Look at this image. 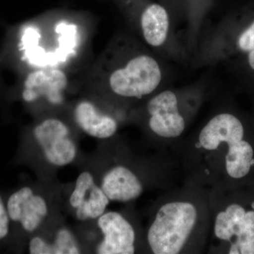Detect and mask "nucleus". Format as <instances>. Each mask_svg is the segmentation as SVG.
Wrapping results in <instances>:
<instances>
[{
  "mask_svg": "<svg viewBox=\"0 0 254 254\" xmlns=\"http://www.w3.org/2000/svg\"><path fill=\"white\" fill-rule=\"evenodd\" d=\"M92 76L93 82L101 85L116 98L134 100L143 99L156 91L163 73L154 58L136 53L113 64L102 60Z\"/></svg>",
  "mask_w": 254,
  "mask_h": 254,
  "instance_id": "20e7f679",
  "label": "nucleus"
},
{
  "mask_svg": "<svg viewBox=\"0 0 254 254\" xmlns=\"http://www.w3.org/2000/svg\"><path fill=\"white\" fill-rule=\"evenodd\" d=\"M9 216L7 210L0 196V240L4 239L9 233Z\"/></svg>",
  "mask_w": 254,
  "mask_h": 254,
  "instance_id": "f3484780",
  "label": "nucleus"
},
{
  "mask_svg": "<svg viewBox=\"0 0 254 254\" xmlns=\"http://www.w3.org/2000/svg\"><path fill=\"white\" fill-rule=\"evenodd\" d=\"M225 54L236 58L254 51V11L232 18L225 33Z\"/></svg>",
  "mask_w": 254,
  "mask_h": 254,
  "instance_id": "ddd939ff",
  "label": "nucleus"
},
{
  "mask_svg": "<svg viewBox=\"0 0 254 254\" xmlns=\"http://www.w3.org/2000/svg\"><path fill=\"white\" fill-rule=\"evenodd\" d=\"M81 252L76 236L65 227L57 231L52 242L38 236L32 238L29 243V252L32 254H77Z\"/></svg>",
  "mask_w": 254,
  "mask_h": 254,
  "instance_id": "2eb2a0df",
  "label": "nucleus"
},
{
  "mask_svg": "<svg viewBox=\"0 0 254 254\" xmlns=\"http://www.w3.org/2000/svg\"><path fill=\"white\" fill-rule=\"evenodd\" d=\"M179 152L188 178L208 190L254 185V117L227 107L211 117Z\"/></svg>",
  "mask_w": 254,
  "mask_h": 254,
  "instance_id": "f257e3e1",
  "label": "nucleus"
},
{
  "mask_svg": "<svg viewBox=\"0 0 254 254\" xmlns=\"http://www.w3.org/2000/svg\"><path fill=\"white\" fill-rule=\"evenodd\" d=\"M69 78L62 68H36L28 70L21 80V96L23 101L33 104L46 101L53 106L64 103Z\"/></svg>",
  "mask_w": 254,
  "mask_h": 254,
  "instance_id": "0eeeda50",
  "label": "nucleus"
},
{
  "mask_svg": "<svg viewBox=\"0 0 254 254\" xmlns=\"http://www.w3.org/2000/svg\"><path fill=\"white\" fill-rule=\"evenodd\" d=\"M148 128L158 145L170 144L185 133L187 120L176 93L165 90L152 97L146 105Z\"/></svg>",
  "mask_w": 254,
  "mask_h": 254,
  "instance_id": "39448f33",
  "label": "nucleus"
},
{
  "mask_svg": "<svg viewBox=\"0 0 254 254\" xmlns=\"http://www.w3.org/2000/svg\"><path fill=\"white\" fill-rule=\"evenodd\" d=\"M211 227L210 190L188 179L155 203L145 233L153 254L203 253Z\"/></svg>",
  "mask_w": 254,
  "mask_h": 254,
  "instance_id": "f03ea898",
  "label": "nucleus"
},
{
  "mask_svg": "<svg viewBox=\"0 0 254 254\" xmlns=\"http://www.w3.org/2000/svg\"><path fill=\"white\" fill-rule=\"evenodd\" d=\"M110 200L94 177L88 171L82 172L69 197V204L80 221L97 220L106 211Z\"/></svg>",
  "mask_w": 254,
  "mask_h": 254,
  "instance_id": "1a4fd4ad",
  "label": "nucleus"
},
{
  "mask_svg": "<svg viewBox=\"0 0 254 254\" xmlns=\"http://www.w3.org/2000/svg\"><path fill=\"white\" fill-rule=\"evenodd\" d=\"M209 190L210 253L254 254V185Z\"/></svg>",
  "mask_w": 254,
  "mask_h": 254,
  "instance_id": "7ed1b4c3",
  "label": "nucleus"
},
{
  "mask_svg": "<svg viewBox=\"0 0 254 254\" xmlns=\"http://www.w3.org/2000/svg\"><path fill=\"white\" fill-rule=\"evenodd\" d=\"M33 136L46 161L53 166H66L77 157V146L71 130L59 118L41 120L34 127Z\"/></svg>",
  "mask_w": 254,
  "mask_h": 254,
  "instance_id": "423d86ee",
  "label": "nucleus"
},
{
  "mask_svg": "<svg viewBox=\"0 0 254 254\" xmlns=\"http://www.w3.org/2000/svg\"><path fill=\"white\" fill-rule=\"evenodd\" d=\"M102 235L96 247L99 254H133L137 251V232L133 223L123 214L105 211L97 219Z\"/></svg>",
  "mask_w": 254,
  "mask_h": 254,
  "instance_id": "6e6552de",
  "label": "nucleus"
},
{
  "mask_svg": "<svg viewBox=\"0 0 254 254\" xmlns=\"http://www.w3.org/2000/svg\"><path fill=\"white\" fill-rule=\"evenodd\" d=\"M237 68L254 93V51L236 58Z\"/></svg>",
  "mask_w": 254,
  "mask_h": 254,
  "instance_id": "dca6fc26",
  "label": "nucleus"
},
{
  "mask_svg": "<svg viewBox=\"0 0 254 254\" xmlns=\"http://www.w3.org/2000/svg\"><path fill=\"white\" fill-rule=\"evenodd\" d=\"M73 118L82 131L98 139L112 138L118 130V120L90 100H81L75 105Z\"/></svg>",
  "mask_w": 254,
  "mask_h": 254,
  "instance_id": "f8f14e48",
  "label": "nucleus"
},
{
  "mask_svg": "<svg viewBox=\"0 0 254 254\" xmlns=\"http://www.w3.org/2000/svg\"><path fill=\"white\" fill-rule=\"evenodd\" d=\"M100 187L110 201L128 203L139 198L145 190L141 177L130 167L117 164L102 177Z\"/></svg>",
  "mask_w": 254,
  "mask_h": 254,
  "instance_id": "9b49d317",
  "label": "nucleus"
},
{
  "mask_svg": "<svg viewBox=\"0 0 254 254\" xmlns=\"http://www.w3.org/2000/svg\"><path fill=\"white\" fill-rule=\"evenodd\" d=\"M7 211L10 219L21 223L26 232L36 230L49 213L48 203L30 187H23L9 197Z\"/></svg>",
  "mask_w": 254,
  "mask_h": 254,
  "instance_id": "9d476101",
  "label": "nucleus"
},
{
  "mask_svg": "<svg viewBox=\"0 0 254 254\" xmlns=\"http://www.w3.org/2000/svg\"><path fill=\"white\" fill-rule=\"evenodd\" d=\"M1 64H4V63H3L2 56H1V50H0V67H1Z\"/></svg>",
  "mask_w": 254,
  "mask_h": 254,
  "instance_id": "a211bd4d",
  "label": "nucleus"
},
{
  "mask_svg": "<svg viewBox=\"0 0 254 254\" xmlns=\"http://www.w3.org/2000/svg\"><path fill=\"white\" fill-rule=\"evenodd\" d=\"M253 115H254V114H253Z\"/></svg>",
  "mask_w": 254,
  "mask_h": 254,
  "instance_id": "6ab92c4d",
  "label": "nucleus"
},
{
  "mask_svg": "<svg viewBox=\"0 0 254 254\" xmlns=\"http://www.w3.org/2000/svg\"><path fill=\"white\" fill-rule=\"evenodd\" d=\"M140 26L143 39L152 47H160L166 41L170 17L165 6L159 3L143 5L140 14Z\"/></svg>",
  "mask_w": 254,
  "mask_h": 254,
  "instance_id": "4468645a",
  "label": "nucleus"
}]
</instances>
